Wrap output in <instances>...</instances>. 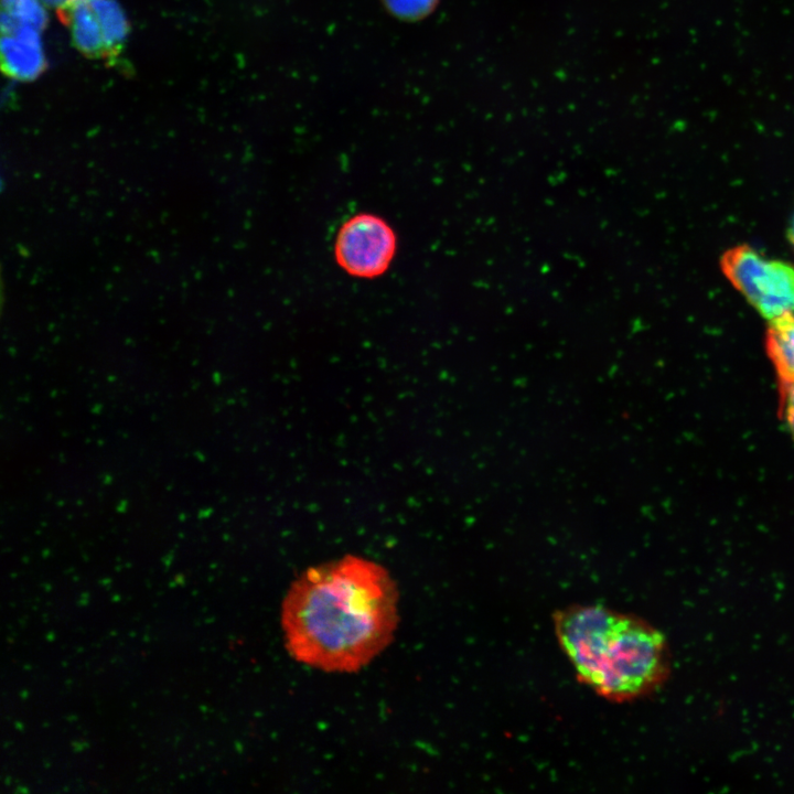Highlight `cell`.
<instances>
[{
  "mask_svg": "<svg viewBox=\"0 0 794 794\" xmlns=\"http://www.w3.org/2000/svg\"><path fill=\"white\" fill-rule=\"evenodd\" d=\"M397 603L394 580L374 561L346 556L309 568L282 602L286 647L311 667L356 672L391 642Z\"/></svg>",
  "mask_w": 794,
  "mask_h": 794,
  "instance_id": "obj_1",
  "label": "cell"
},
{
  "mask_svg": "<svg viewBox=\"0 0 794 794\" xmlns=\"http://www.w3.org/2000/svg\"><path fill=\"white\" fill-rule=\"evenodd\" d=\"M554 620L558 642L576 673L602 697L635 699L667 678V642L646 621L599 604L566 608Z\"/></svg>",
  "mask_w": 794,
  "mask_h": 794,
  "instance_id": "obj_2",
  "label": "cell"
},
{
  "mask_svg": "<svg viewBox=\"0 0 794 794\" xmlns=\"http://www.w3.org/2000/svg\"><path fill=\"white\" fill-rule=\"evenodd\" d=\"M721 268L764 318L794 313V267L766 260L753 248L740 245L723 254Z\"/></svg>",
  "mask_w": 794,
  "mask_h": 794,
  "instance_id": "obj_3",
  "label": "cell"
},
{
  "mask_svg": "<svg viewBox=\"0 0 794 794\" xmlns=\"http://www.w3.org/2000/svg\"><path fill=\"white\" fill-rule=\"evenodd\" d=\"M396 249V234L383 217L357 213L340 227L334 243V257L350 276L374 279L388 270Z\"/></svg>",
  "mask_w": 794,
  "mask_h": 794,
  "instance_id": "obj_4",
  "label": "cell"
},
{
  "mask_svg": "<svg viewBox=\"0 0 794 794\" xmlns=\"http://www.w3.org/2000/svg\"><path fill=\"white\" fill-rule=\"evenodd\" d=\"M39 33L35 29L23 26L2 34L1 66L8 76L29 81L44 71L46 62Z\"/></svg>",
  "mask_w": 794,
  "mask_h": 794,
  "instance_id": "obj_5",
  "label": "cell"
},
{
  "mask_svg": "<svg viewBox=\"0 0 794 794\" xmlns=\"http://www.w3.org/2000/svg\"><path fill=\"white\" fill-rule=\"evenodd\" d=\"M61 20L69 25L75 46L89 57L107 56L99 21L88 0H69L58 9Z\"/></svg>",
  "mask_w": 794,
  "mask_h": 794,
  "instance_id": "obj_6",
  "label": "cell"
},
{
  "mask_svg": "<svg viewBox=\"0 0 794 794\" xmlns=\"http://www.w3.org/2000/svg\"><path fill=\"white\" fill-rule=\"evenodd\" d=\"M766 348L779 374V379L794 377V313L771 319L766 334Z\"/></svg>",
  "mask_w": 794,
  "mask_h": 794,
  "instance_id": "obj_7",
  "label": "cell"
},
{
  "mask_svg": "<svg viewBox=\"0 0 794 794\" xmlns=\"http://www.w3.org/2000/svg\"><path fill=\"white\" fill-rule=\"evenodd\" d=\"M103 30L107 56L117 55L127 39L129 24L116 0H88Z\"/></svg>",
  "mask_w": 794,
  "mask_h": 794,
  "instance_id": "obj_8",
  "label": "cell"
},
{
  "mask_svg": "<svg viewBox=\"0 0 794 794\" xmlns=\"http://www.w3.org/2000/svg\"><path fill=\"white\" fill-rule=\"evenodd\" d=\"M1 31L9 34L20 28L29 26L42 31L47 14L39 0H2Z\"/></svg>",
  "mask_w": 794,
  "mask_h": 794,
  "instance_id": "obj_9",
  "label": "cell"
},
{
  "mask_svg": "<svg viewBox=\"0 0 794 794\" xmlns=\"http://www.w3.org/2000/svg\"><path fill=\"white\" fill-rule=\"evenodd\" d=\"M387 9L405 20H417L429 14L438 0H383Z\"/></svg>",
  "mask_w": 794,
  "mask_h": 794,
  "instance_id": "obj_10",
  "label": "cell"
},
{
  "mask_svg": "<svg viewBox=\"0 0 794 794\" xmlns=\"http://www.w3.org/2000/svg\"><path fill=\"white\" fill-rule=\"evenodd\" d=\"M780 414L794 438V377L780 379Z\"/></svg>",
  "mask_w": 794,
  "mask_h": 794,
  "instance_id": "obj_11",
  "label": "cell"
},
{
  "mask_svg": "<svg viewBox=\"0 0 794 794\" xmlns=\"http://www.w3.org/2000/svg\"><path fill=\"white\" fill-rule=\"evenodd\" d=\"M50 7H56L57 9L64 7L69 0H41Z\"/></svg>",
  "mask_w": 794,
  "mask_h": 794,
  "instance_id": "obj_12",
  "label": "cell"
},
{
  "mask_svg": "<svg viewBox=\"0 0 794 794\" xmlns=\"http://www.w3.org/2000/svg\"><path fill=\"white\" fill-rule=\"evenodd\" d=\"M787 236H788V239H790V240L793 243V245H794V216H793L792 222H791V225H790V227H788Z\"/></svg>",
  "mask_w": 794,
  "mask_h": 794,
  "instance_id": "obj_13",
  "label": "cell"
}]
</instances>
